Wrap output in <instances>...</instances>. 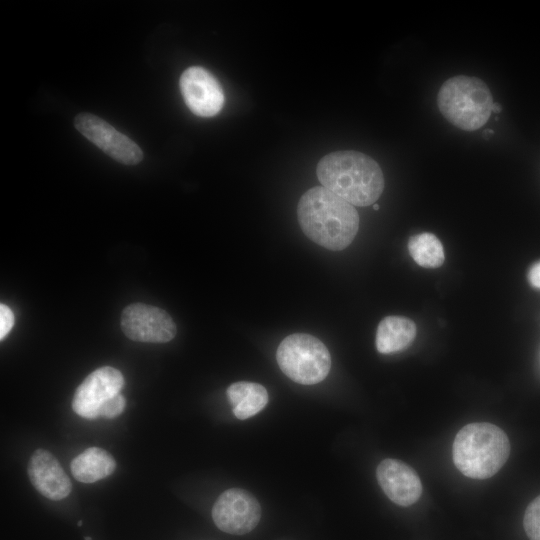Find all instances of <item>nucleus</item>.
<instances>
[{"label": "nucleus", "instance_id": "obj_17", "mask_svg": "<svg viewBox=\"0 0 540 540\" xmlns=\"http://www.w3.org/2000/svg\"><path fill=\"white\" fill-rule=\"evenodd\" d=\"M523 526L530 540H540V495L526 508Z\"/></svg>", "mask_w": 540, "mask_h": 540}, {"label": "nucleus", "instance_id": "obj_10", "mask_svg": "<svg viewBox=\"0 0 540 540\" xmlns=\"http://www.w3.org/2000/svg\"><path fill=\"white\" fill-rule=\"evenodd\" d=\"M180 89L187 107L195 115L212 117L222 109L223 90L215 76L205 68H187L180 77Z\"/></svg>", "mask_w": 540, "mask_h": 540}, {"label": "nucleus", "instance_id": "obj_20", "mask_svg": "<svg viewBox=\"0 0 540 540\" xmlns=\"http://www.w3.org/2000/svg\"><path fill=\"white\" fill-rule=\"evenodd\" d=\"M528 281L530 284L540 289V261L534 263L528 272Z\"/></svg>", "mask_w": 540, "mask_h": 540}, {"label": "nucleus", "instance_id": "obj_13", "mask_svg": "<svg viewBox=\"0 0 540 540\" xmlns=\"http://www.w3.org/2000/svg\"><path fill=\"white\" fill-rule=\"evenodd\" d=\"M416 337L415 323L402 316H388L381 320L376 332V348L382 354L401 352Z\"/></svg>", "mask_w": 540, "mask_h": 540}, {"label": "nucleus", "instance_id": "obj_7", "mask_svg": "<svg viewBox=\"0 0 540 540\" xmlns=\"http://www.w3.org/2000/svg\"><path fill=\"white\" fill-rule=\"evenodd\" d=\"M212 518L221 531L243 535L252 531L259 523L261 507L248 491L231 488L224 491L216 500Z\"/></svg>", "mask_w": 540, "mask_h": 540}, {"label": "nucleus", "instance_id": "obj_21", "mask_svg": "<svg viewBox=\"0 0 540 540\" xmlns=\"http://www.w3.org/2000/svg\"><path fill=\"white\" fill-rule=\"evenodd\" d=\"M502 111V107L499 103H494L492 107V112L494 113H500Z\"/></svg>", "mask_w": 540, "mask_h": 540}, {"label": "nucleus", "instance_id": "obj_1", "mask_svg": "<svg viewBox=\"0 0 540 540\" xmlns=\"http://www.w3.org/2000/svg\"><path fill=\"white\" fill-rule=\"evenodd\" d=\"M297 216L309 239L333 251L349 246L359 228L355 207L323 186L313 187L301 196Z\"/></svg>", "mask_w": 540, "mask_h": 540}, {"label": "nucleus", "instance_id": "obj_19", "mask_svg": "<svg viewBox=\"0 0 540 540\" xmlns=\"http://www.w3.org/2000/svg\"><path fill=\"white\" fill-rule=\"evenodd\" d=\"M14 325V315L11 309L4 303L0 305V339L3 340Z\"/></svg>", "mask_w": 540, "mask_h": 540}, {"label": "nucleus", "instance_id": "obj_22", "mask_svg": "<svg viewBox=\"0 0 540 540\" xmlns=\"http://www.w3.org/2000/svg\"><path fill=\"white\" fill-rule=\"evenodd\" d=\"M491 135H493V130L489 129L484 132V137L489 138Z\"/></svg>", "mask_w": 540, "mask_h": 540}, {"label": "nucleus", "instance_id": "obj_24", "mask_svg": "<svg viewBox=\"0 0 540 540\" xmlns=\"http://www.w3.org/2000/svg\"><path fill=\"white\" fill-rule=\"evenodd\" d=\"M85 540H92V538H91V537H88V536H86V537H85Z\"/></svg>", "mask_w": 540, "mask_h": 540}, {"label": "nucleus", "instance_id": "obj_6", "mask_svg": "<svg viewBox=\"0 0 540 540\" xmlns=\"http://www.w3.org/2000/svg\"><path fill=\"white\" fill-rule=\"evenodd\" d=\"M76 129L112 159L135 165L143 159L140 147L109 123L91 113H79L74 120Z\"/></svg>", "mask_w": 540, "mask_h": 540}, {"label": "nucleus", "instance_id": "obj_15", "mask_svg": "<svg viewBox=\"0 0 540 540\" xmlns=\"http://www.w3.org/2000/svg\"><path fill=\"white\" fill-rule=\"evenodd\" d=\"M228 400L234 415L245 420L260 412L267 405L269 397L264 386L254 382H236L227 389Z\"/></svg>", "mask_w": 540, "mask_h": 540}, {"label": "nucleus", "instance_id": "obj_4", "mask_svg": "<svg viewBox=\"0 0 540 540\" xmlns=\"http://www.w3.org/2000/svg\"><path fill=\"white\" fill-rule=\"evenodd\" d=\"M493 98L479 78L459 75L448 79L438 93V107L454 126L474 131L482 127L492 113Z\"/></svg>", "mask_w": 540, "mask_h": 540}, {"label": "nucleus", "instance_id": "obj_18", "mask_svg": "<svg viewBox=\"0 0 540 540\" xmlns=\"http://www.w3.org/2000/svg\"><path fill=\"white\" fill-rule=\"evenodd\" d=\"M126 400L124 396L119 393L110 400H108L100 409L99 417L106 419H112L119 416L125 409Z\"/></svg>", "mask_w": 540, "mask_h": 540}, {"label": "nucleus", "instance_id": "obj_11", "mask_svg": "<svg viewBox=\"0 0 540 540\" xmlns=\"http://www.w3.org/2000/svg\"><path fill=\"white\" fill-rule=\"evenodd\" d=\"M376 477L384 493L397 505L410 506L422 494V483L419 476L402 461L383 460L376 469Z\"/></svg>", "mask_w": 540, "mask_h": 540}, {"label": "nucleus", "instance_id": "obj_16", "mask_svg": "<svg viewBox=\"0 0 540 540\" xmlns=\"http://www.w3.org/2000/svg\"><path fill=\"white\" fill-rule=\"evenodd\" d=\"M408 250L413 260L425 268H438L445 260L441 241L432 233H420L408 241Z\"/></svg>", "mask_w": 540, "mask_h": 540}, {"label": "nucleus", "instance_id": "obj_14", "mask_svg": "<svg viewBox=\"0 0 540 540\" xmlns=\"http://www.w3.org/2000/svg\"><path fill=\"white\" fill-rule=\"evenodd\" d=\"M73 477L82 483H93L111 475L116 462L113 456L99 447H89L70 464Z\"/></svg>", "mask_w": 540, "mask_h": 540}, {"label": "nucleus", "instance_id": "obj_5", "mask_svg": "<svg viewBox=\"0 0 540 540\" xmlns=\"http://www.w3.org/2000/svg\"><path fill=\"white\" fill-rule=\"evenodd\" d=\"M277 363L282 372L296 383L312 385L324 380L331 368L327 347L316 337L295 333L279 344Z\"/></svg>", "mask_w": 540, "mask_h": 540}, {"label": "nucleus", "instance_id": "obj_23", "mask_svg": "<svg viewBox=\"0 0 540 540\" xmlns=\"http://www.w3.org/2000/svg\"><path fill=\"white\" fill-rule=\"evenodd\" d=\"M373 209H374V210H378V209H379V205H378V204H376V203H375V204H373Z\"/></svg>", "mask_w": 540, "mask_h": 540}, {"label": "nucleus", "instance_id": "obj_25", "mask_svg": "<svg viewBox=\"0 0 540 540\" xmlns=\"http://www.w3.org/2000/svg\"><path fill=\"white\" fill-rule=\"evenodd\" d=\"M81 525H82V521H79V522H78V526H81Z\"/></svg>", "mask_w": 540, "mask_h": 540}, {"label": "nucleus", "instance_id": "obj_9", "mask_svg": "<svg viewBox=\"0 0 540 540\" xmlns=\"http://www.w3.org/2000/svg\"><path fill=\"white\" fill-rule=\"evenodd\" d=\"M124 386L122 373L111 366H104L90 373L77 387L72 409L80 417L96 419L101 407L120 393Z\"/></svg>", "mask_w": 540, "mask_h": 540}, {"label": "nucleus", "instance_id": "obj_8", "mask_svg": "<svg viewBox=\"0 0 540 540\" xmlns=\"http://www.w3.org/2000/svg\"><path fill=\"white\" fill-rule=\"evenodd\" d=\"M121 328L129 339L146 343L169 342L177 332L174 321L166 311L143 303L124 308Z\"/></svg>", "mask_w": 540, "mask_h": 540}, {"label": "nucleus", "instance_id": "obj_2", "mask_svg": "<svg viewBox=\"0 0 540 540\" xmlns=\"http://www.w3.org/2000/svg\"><path fill=\"white\" fill-rule=\"evenodd\" d=\"M323 187L353 206L375 204L384 189V176L378 163L357 151H336L317 165Z\"/></svg>", "mask_w": 540, "mask_h": 540}, {"label": "nucleus", "instance_id": "obj_12", "mask_svg": "<svg viewBox=\"0 0 540 540\" xmlns=\"http://www.w3.org/2000/svg\"><path fill=\"white\" fill-rule=\"evenodd\" d=\"M28 476L35 489L51 500L66 498L72 484L58 460L49 451L37 449L28 463Z\"/></svg>", "mask_w": 540, "mask_h": 540}, {"label": "nucleus", "instance_id": "obj_3", "mask_svg": "<svg viewBox=\"0 0 540 540\" xmlns=\"http://www.w3.org/2000/svg\"><path fill=\"white\" fill-rule=\"evenodd\" d=\"M510 454V442L498 426L480 422L464 426L455 436L453 462L465 476L487 479L495 475Z\"/></svg>", "mask_w": 540, "mask_h": 540}]
</instances>
